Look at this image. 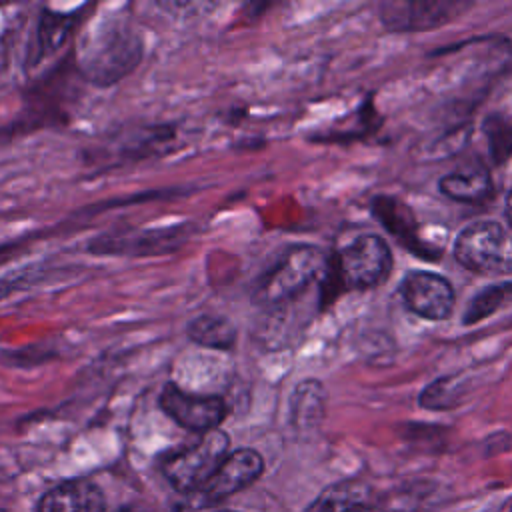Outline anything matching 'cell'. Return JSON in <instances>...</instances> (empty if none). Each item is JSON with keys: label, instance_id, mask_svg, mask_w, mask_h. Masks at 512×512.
Segmentation results:
<instances>
[{"label": "cell", "instance_id": "obj_17", "mask_svg": "<svg viewBox=\"0 0 512 512\" xmlns=\"http://www.w3.org/2000/svg\"><path fill=\"white\" fill-rule=\"evenodd\" d=\"M404 12L402 16H384V20L388 22V26L392 28H430L436 26L440 22H446L450 18V10L454 8L452 4H426V2H418V4H408L402 6Z\"/></svg>", "mask_w": 512, "mask_h": 512}, {"label": "cell", "instance_id": "obj_16", "mask_svg": "<svg viewBox=\"0 0 512 512\" xmlns=\"http://www.w3.org/2000/svg\"><path fill=\"white\" fill-rule=\"evenodd\" d=\"M326 392L318 380L300 382L290 398V416L298 428H310L324 416Z\"/></svg>", "mask_w": 512, "mask_h": 512}, {"label": "cell", "instance_id": "obj_15", "mask_svg": "<svg viewBox=\"0 0 512 512\" xmlns=\"http://www.w3.org/2000/svg\"><path fill=\"white\" fill-rule=\"evenodd\" d=\"M184 332L190 342L224 352L232 350L238 338L236 324L222 314H198L186 324Z\"/></svg>", "mask_w": 512, "mask_h": 512}, {"label": "cell", "instance_id": "obj_18", "mask_svg": "<svg viewBox=\"0 0 512 512\" xmlns=\"http://www.w3.org/2000/svg\"><path fill=\"white\" fill-rule=\"evenodd\" d=\"M506 302H512V284H498L490 286L484 292H480L468 306L466 314L462 316L464 324H474L478 320H484L492 312H496Z\"/></svg>", "mask_w": 512, "mask_h": 512}, {"label": "cell", "instance_id": "obj_7", "mask_svg": "<svg viewBox=\"0 0 512 512\" xmlns=\"http://www.w3.org/2000/svg\"><path fill=\"white\" fill-rule=\"evenodd\" d=\"M160 408L178 426L192 432L216 430L228 416V404L216 394H198L168 382L160 392Z\"/></svg>", "mask_w": 512, "mask_h": 512}, {"label": "cell", "instance_id": "obj_5", "mask_svg": "<svg viewBox=\"0 0 512 512\" xmlns=\"http://www.w3.org/2000/svg\"><path fill=\"white\" fill-rule=\"evenodd\" d=\"M228 434L220 428L204 432L196 442L166 456L162 472L180 492H200L228 454Z\"/></svg>", "mask_w": 512, "mask_h": 512}, {"label": "cell", "instance_id": "obj_11", "mask_svg": "<svg viewBox=\"0 0 512 512\" xmlns=\"http://www.w3.org/2000/svg\"><path fill=\"white\" fill-rule=\"evenodd\" d=\"M306 512H382L370 486L354 480L328 486Z\"/></svg>", "mask_w": 512, "mask_h": 512}, {"label": "cell", "instance_id": "obj_6", "mask_svg": "<svg viewBox=\"0 0 512 512\" xmlns=\"http://www.w3.org/2000/svg\"><path fill=\"white\" fill-rule=\"evenodd\" d=\"M454 256L470 272L504 276L512 272V236L504 226L482 220L466 226L456 242Z\"/></svg>", "mask_w": 512, "mask_h": 512}, {"label": "cell", "instance_id": "obj_13", "mask_svg": "<svg viewBox=\"0 0 512 512\" xmlns=\"http://www.w3.org/2000/svg\"><path fill=\"white\" fill-rule=\"evenodd\" d=\"M178 144V128L174 124H152L134 130L122 140L120 156L130 162L164 156Z\"/></svg>", "mask_w": 512, "mask_h": 512}, {"label": "cell", "instance_id": "obj_23", "mask_svg": "<svg viewBox=\"0 0 512 512\" xmlns=\"http://www.w3.org/2000/svg\"><path fill=\"white\" fill-rule=\"evenodd\" d=\"M222 512H230V510H222Z\"/></svg>", "mask_w": 512, "mask_h": 512}, {"label": "cell", "instance_id": "obj_22", "mask_svg": "<svg viewBox=\"0 0 512 512\" xmlns=\"http://www.w3.org/2000/svg\"><path fill=\"white\" fill-rule=\"evenodd\" d=\"M506 218H508V224L512 226V188H510V192L506 196Z\"/></svg>", "mask_w": 512, "mask_h": 512}, {"label": "cell", "instance_id": "obj_21", "mask_svg": "<svg viewBox=\"0 0 512 512\" xmlns=\"http://www.w3.org/2000/svg\"><path fill=\"white\" fill-rule=\"evenodd\" d=\"M42 272H44V270H40V272L24 270V272H20V274H12V276L0 278V300H4L6 296H10L12 292L26 290V286H32V284H34V276H36V274H42Z\"/></svg>", "mask_w": 512, "mask_h": 512}, {"label": "cell", "instance_id": "obj_10", "mask_svg": "<svg viewBox=\"0 0 512 512\" xmlns=\"http://www.w3.org/2000/svg\"><path fill=\"white\" fill-rule=\"evenodd\" d=\"M38 512H106V504L94 482L68 480L42 496Z\"/></svg>", "mask_w": 512, "mask_h": 512}, {"label": "cell", "instance_id": "obj_1", "mask_svg": "<svg viewBox=\"0 0 512 512\" xmlns=\"http://www.w3.org/2000/svg\"><path fill=\"white\" fill-rule=\"evenodd\" d=\"M142 34L122 18L102 22L78 50V70L94 86H112L142 60Z\"/></svg>", "mask_w": 512, "mask_h": 512}, {"label": "cell", "instance_id": "obj_4", "mask_svg": "<svg viewBox=\"0 0 512 512\" xmlns=\"http://www.w3.org/2000/svg\"><path fill=\"white\" fill-rule=\"evenodd\" d=\"M194 232L196 226L192 222H178L158 228H124L92 238L86 250L96 256H162L182 248Z\"/></svg>", "mask_w": 512, "mask_h": 512}, {"label": "cell", "instance_id": "obj_19", "mask_svg": "<svg viewBox=\"0 0 512 512\" xmlns=\"http://www.w3.org/2000/svg\"><path fill=\"white\" fill-rule=\"evenodd\" d=\"M484 132L488 136L494 162L502 164L512 152V124L502 116H490L484 122Z\"/></svg>", "mask_w": 512, "mask_h": 512}, {"label": "cell", "instance_id": "obj_3", "mask_svg": "<svg viewBox=\"0 0 512 512\" xmlns=\"http://www.w3.org/2000/svg\"><path fill=\"white\" fill-rule=\"evenodd\" d=\"M392 270V252L376 234H364L342 246L328 258L320 282L322 304H328L342 290H368L382 284Z\"/></svg>", "mask_w": 512, "mask_h": 512}, {"label": "cell", "instance_id": "obj_20", "mask_svg": "<svg viewBox=\"0 0 512 512\" xmlns=\"http://www.w3.org/2000/svg\"><path fill=\"white\" fill-rule=\"evenodd\" d=\"M458 390V382L454 378H442V380H436L432 382L420 396V404L424 408H434V410H440V408H450L454 404H458L460 396L456 394Z\"/></svg>", "mask_w": 512, "mask_h": 512}, {"label": "cell", "instance_id": "obj_2", "mask_svg": "<svg viewBox=\"0 0 512 512\" xmlns=\"http://www.w3.org/2000/svg\"><path fill=\"white\" fill-rule=\"evenodd\" d=\"M328 268V256L312 244H296L282 250L254 280L252 304L264 310H280L300 298L312 284H320Z\"/></svg>", "mask_w": 512, "mask_h": 512}, {"label": "cell", "instance_id": "obj_9", "mask_svg": "<svg viewBox=\"0 0 512 512\" xmlns=\"http://www.w3.org/2000/svg\"><path fill=\"white\" fill-rule=\"evenodd\" d=\"M264 470L262 456L252 448H238L228 452L214 476L200 490L204 502H218L228 498L230 494L240 492L250 486Z\"/></svg>", "mask_w": 512, "mask_h": 512}, {"label": "cell", "instance_id": "obj_14", "mask_svg": "<svg viewBox=\"0 0 512 512\" xmlns=\"http://www.w3.org/2000/svg\"><path fill=\"white\" fill-rule=\"evenodd\" d=\"M78 20H80L78 12H56V10L44 8L36 26L30 66H36L38 62L54 54L70 38Z\"/></svg>", "mask_w": 512, "mask_h": 512}, {"label": "cell", "instance_id": "obj_12", "mask_svg": "<svg viewBox=\"0 0 512 512\" xmlns=\"http://www.w3.org/2000/svg\"><path fill=\"white\" fill-rule=\"evenodd\" d=\"M438 188L444 196L464 204H482L494 194L490 172L482 164H468L444 174Z\"/></svg>", "mask_w": 512, "mask_h": 512}, {"label": "cell", "instance_id": "obj_8", "mask_svg": "<svg viewBox=\"0 0 512 512\" xmlns=\"http://www.w3.org/2000/svg\"><path fill=\"white\" fill-rule=\"evenodd\" d=\"M400 294L410 312L426 320H444L454 308V288L452 284L434 272H408L402 278Z\"/></svg>", "mask_w": 512, "mask_h": 512}]
</instances>
